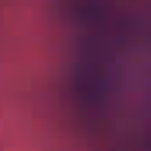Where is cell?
<instances>
[{"instance_id":"6da1fadb","label":"cell","mask_w":151,"mask_h":151,"mask_svg":"<svg viewBox=\"0 0 151 151\" xmlns=\"http://www.w3.org/2000/svg\"><path fill=\"white\" fill-rule=\"evenodd\" d=\"M63 77L88 151H151V0H60Z\"/></svg>"}]
</instances>
